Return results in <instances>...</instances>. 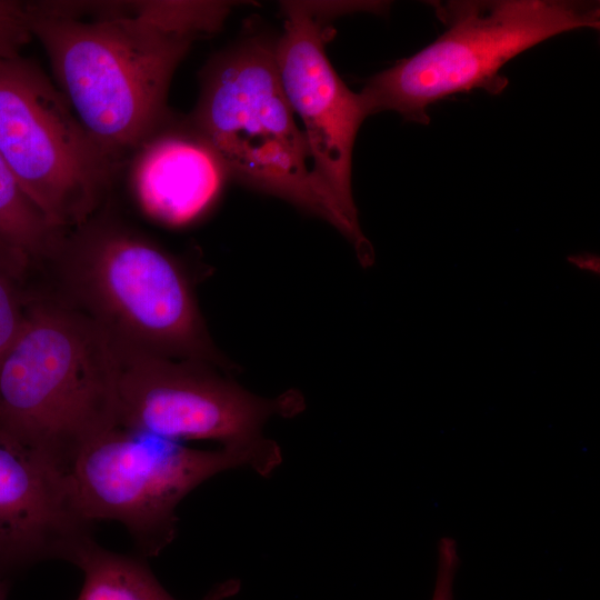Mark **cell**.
Instances as JSON below:
<instances>
[{"mask_svg":"<svg viewBox=\"0 0 600 600\" xmlns=\"http://www.w3.org/2000/svg\"><path fill=\"white\" fill-rule=\"evenodd\" d=\"M459 564L457 541L442 537L437 544V572L431 600H453V582Z\"/></svg>","mask_w":600,"mask_h":600,"instance_id":"obj_16","label":"cell"},{"mask_svg":"<svg viewBox=\"0 0 600 600\" xmlns=\"http://www.w3.org/2000/svg\"><path fill=\"white\" fill-rule=\"evenodd\" d=\"M117 351L80 310L28 302L0 360V426L67 473L117 424Z\"/></svg>","mask_w":600,"mask_h":600,"instance_id":"obj_2","label":"cell"},{"mask_svg":"<svg viewBox=\"0 0 600 600\" xmlns=\"http://www.w3.org/2000/svg\"><path fill=\"white\" fill-rule=\"evenodd\" d=\"M8 593V582L6 579H0V600H6Z\"/></svg>","mask_w":600,"mask_h":600,"instance_id":"obj_18","label":"cell"},{"mask_svg":"<svg viewBox=\"0 0 600 600\" xmlns=\"http://www.w3.org/2000/svg\"><path fill=\"white\" fill-rule=\"evenodd\" d=\"M69 561L83 574L76 600H176L158 581L146 558L117 553L88 538ZM240 590L237 579L213 587L202 600H226Z\"/></svg>","mask_w":600,"mask_h":600,"instance_id":"obj_12","label":"cell"},{"mask_svg":"<svg viewBox=\"0 0 600 600\" xmlns=\"http://www.w3.org/2000/svg\"><path fill=\"white\" fill-rule=\"evenodd\" d=\"M114 347L117 424L127 429L183 443L212 440L221 447L263 448L274 442L262 433L270 418H291L306 407L297 390L262 398L211 364Z\"/></svg>","mask_w":600,"mask_h":600,"instance_id":"obj_8","label":"cell"},{"mask_svg":"<svg viewBox=\"0 0 600 600\" xmlns=\"http://www.w3.org/2000/svg\"><path fill=\"white\" fill-rule=\"evenodd\" d=\"M281 463L276 442L263 448L202 450L116 424L81 448L67 478L88 522L121 523L140 556L148 558L173 541L177 507L198 486L239 468L269 477Z\"/></svg>","mask_w":600,"mask_h":600,"instance_id":"obj_6","label":"cell"},{"mask_svg":"<svg viewBox=\"0 0 600 600\" xmlns=\"http://www.w3.org/2000/svg\"><path fill=\"white\" fill-rule=\"evenodd\" d=\"M67 473L0 426V579L91 538Z\"/></svg>","mask_w":600,"mask_h":600,"instance_id":"obj_10","label":"cell"},{"mask_svg":"<svg viewBox=\"0 0 600 600\" xmlns=\"http://www.w3.org/2000/svg\"><path fill=\"white\" fill-rule=\"evenodd\" d=\"M343 3L283 2L284 28L274 44L286 98L303 123L312 173L346 218L360 228L351 189L352 151L369 116L360 92L351 91L330 63L326 18Z\"/></svg>","mask_w":600,"mask_h":600,"instance_id":"obj_9","label":"cell"},{"mask_svg":"<svg viewBox=\"0 0 600 600\" xmlns=\"http://www.w3.org/2000/svg\"><path fill=\"white\" fill-rule=\"evenodd\" d=\"M64 237L28 198L0 154V239L31 260L56 256Z\"/></svg>","mask_w":600,"mask_h":600,"instance_id":"obj_13","label":"cell"},{"mask_svg":"<svg viewBox=\"0 0 600 600\" xmlns=\"http://www.w3.org/2000/svg\"><path fill=\"white\" fill-rule=\"evenodd\" d=\"M31 39L28 1L0 0V59L20 56Z\"/></svg>","mask_w":600,"mask_h":600,"instance_id":"obj_15","label":"cell"},{"mask_svg":"<svg viewBox=\"0 0 600 600\" xmlns=\"http://www.w3.org/2000/svg\"><path fill=\"white\" fill-rule=\"evenodd\" d=\"M568 262L578 270L584 271L592 276L600 274L599 257L594 253H577L568 257Z\"/></svg>","mask_w":600,"mask_h":600,"instance_id":"obj_17","label":"cell"},{"mask_svg":"<svg viewBox=\"0 0 600 600\" xmlns=\"http://www.w3.org/2000/svg\"><path fill=\"white\" fill-rule=\"evenodd\" d=\"M30 29L46 51L60 91L93 141L117 164L168 122L172 76L202 38L172 3L153 13L72 19L38 11Z\"/></svg>","mask_w":600,"mask_h":600,"instance_id":"obj_1","label":"cell"},{"mask_svg":"<svg viewBox=\"0 0 600 600\" xmlns=\"http://www.w3.org/2000/svg\"><path fill=\"white\" fill-rule=\"evenodd\" d=\"M0 154L56 229L93 218L117 166L47 74L21 56L0 59Z\"/></svg>","mask_w":600,"mask_h":600,"instance_id":"obj_7","label":"cell"},{"mask_svg":"<svg viewBox=\"0 0 600 600\" xmlns=\"http://www.w3.org/2000/svg\"><path fill=\"white\" fill-rule=\"evenodd\" d=\"M30 260L0 239V360L16 339L27 303L19 288L20 274Z\"/></svg>","mask_w":600,"mask_h":600,"instance_id":"obj_14","label":"cell"},{"mask_svg":"<svg viewBox=\"0 0 600 600\" xmlns=\"http://www.w3.org/2000/svg\"><path fill=\"white\" fill-rule=\"evenodd\" d=\"M186 121L228 176L328 221L354 246L361 263L373 258L361 229L312 173L306 137L281 86L274 44L250 38L213 58Z\"/></svg>","mask_w":600,"mask_h":600,"instance_id":"obj_3","label":"cell"},{"mask_svg":"<svg viewBox=\"0 0 600 600\" xmlns=\"http://www.w3.org/2000/svg\"><path fill=\"white\" fill-rule=\"evenodd\" d=\"M57 254L81 312L116 346L230 370L210 338L187 270L158 244L90 219L64 238Z\"/></svg>","mask_w":600,"mask_h":600,"instance_id":"obj_4","label":"cell"},{"mask_svg":"<svg viewBox=\"0 0 600 600\" xmlns=\"http://www.w3.org/2000/svg\"><path fill=\"white\" fill-rule=\"evenodd\" d=\"M131 184L142 210L170 226H186L217 200L228 173L213 150L188 126L167 123L133 153Z\"/></svg>","mask_w":600,"mask_h":600,"instance_id":"obj_11","label":"cell"},{"mask_svg":"<svg viewBox=\"0 0 600 600\" xmlns=\"http://www.w3.org/2000/svg\"><path fill=\"white\" fill-rule=\"evenodd\" d=\"M446 31L411 57L371 77L360 91L370 114L394 111L427 124L428 108L449 96L508 86L502 67L567 31L598 29L600 6L577 0L437 1Z\"/></svg>","mask_w":600,"mask_h":600,"instance_id":"obj_5","label":"cell"}]
</instances>
